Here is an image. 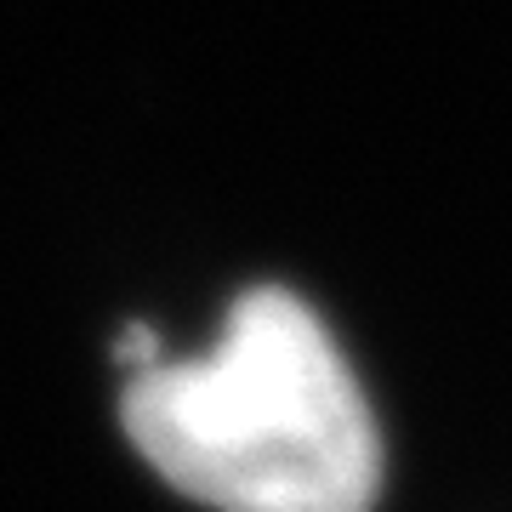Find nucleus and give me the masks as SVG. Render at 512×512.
I'll return each instance as SVG.
<instances>
[{
    "label": "nucleus",
    "instance_id": "f257e3e1",
    "mask_svg": "<svg viewBox=\"0 0 512 512\" xmlns=\"http://www.w3.org/2000/svg\"><path fill=\"white\" fill-rule=\"evenodd\" d=\"M137 456L217 512H370L382 450L342 348L291 291H251L200 359H148L120 399Z\"/></svg>",
    "mask_w": 512,
    "mask_h": 512
}]
</instances>
